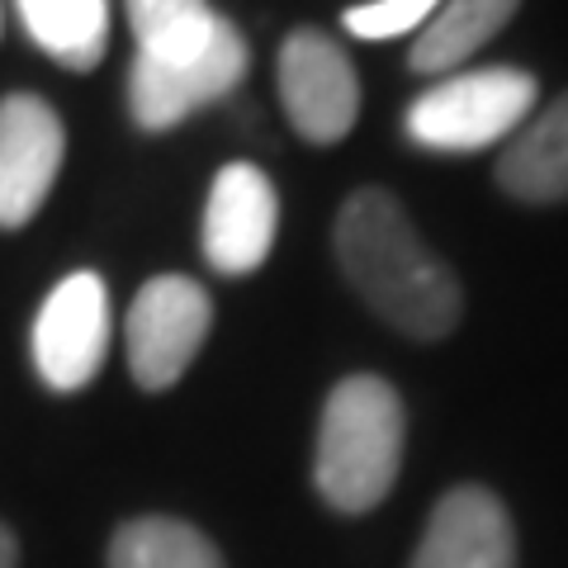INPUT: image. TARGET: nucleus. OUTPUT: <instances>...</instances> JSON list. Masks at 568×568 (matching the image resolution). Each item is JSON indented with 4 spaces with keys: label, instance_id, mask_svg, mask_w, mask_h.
I'll list each match as a JSON object with an SVG mask.
<instances>
[{
    "label": "nucleus",
    "instance_id": "f257e3e1",
    "mask_svg": "<svg viewBox=\"0 0 568 568\" xmlns=\"http://www.w3.org/2000/svg\"><path fill=\"white\" fill-rule=\"evenodd\" d=\"M332 246L351 290L394 332L413 342H440L455 332L465 313L459 280L417 237L407 209L388 190H355L336 213Z\"/></svg>",
    "mask_w": 568,
    "mask_h": 568
},
{
    "label": "nucleus",
    "instance_id": "f03ea898",
    "mask_svg": "<svg viewBox=\"0 0 568 568\" xmlns=\"http://www.w3.org/2000/svg\"><path fill=\"white\" fill-rule=\"evenodd\" d=\"M407 417L398 388L379 375H351L327 394L317 422L313 484L323 503L346 517L379 507L398 484Z\"/></svg>",
    "mask_w": 568,
    "mask_h": 568
},
{
    "label": "nucleus",
    "instance_id": "7ed1b4c3",
    "mask_svg": "<svg viewBox=\"0 0 568 568\" xmlns=\"http://www.w3.org/2000/svg\"><path fill=\"white\" fill-rule=\"evenodd\" d=\"M536 95L540 85L521 67L450 71L407 104L403 129L426 152H484L521 129L536 110Z\"/></svg>",
    "mask_w": 568,
    "mask_h": 568
},
{
    "label": "nucleus",
    "instance_id": "20e7f679",
    "mask_svg": "<svg viewBox=\"0 0 568 568\" xmlns=\"http://www.w3.org/2000/svg\"><path fill=\"white\" fill-rule=\"evenodd\" d=\"M213 327V304L204 284L190 275H156L138 290L129 323H123V346H129V369L138 388L162 394L185 375L200 355Z\"/></svg>",
    "mask_w": 568,
    "mask_h": 568
},
{
    "label": "nucleus",
    "instance_id": "39448f33",
    "mask_svg": "<svg viewBox=\"0 0 568 568\" xmlns=\"http://www.w3.org/2000/svg\"><path fill=\"white\" fill-rule=\"evenodd\" d=\"M246 62H252V52H246V39L233 20H223L213 43L194 52V58L181 62L138 58L129 71V114L142 133H166L175 123H185L194 110L233 95L246 77Z\"/></svg>",
    "mask_w": 568,
    "mask_h": 568
},
{
    "label": "nucleus",
    "instance_id": "423d86ee",
    "mask_svg": "<svg viewBox=\"0 0 568 568\" xmlns=\"http://www.w3.org/2000/svg\"><path fill=\"white\" fill-rule=\"evenodd\" d=\"M275 77H280V104L298 138L327 148V142H342L355 129V119H361V81H355V67L332 33L294 29L280 43Z\"/></svg>",
    "mask_w": 568,
    "mask_h": 568
},
{
    "label": "nucleus",
    "instance_id": "0eeeda50",
    "mask_svg": "<svg viewBox=\"0 0 568 568\" xmlns=\"http://www.w3.org/2000/svg\"><path fill=\"white\" fill-rule=\"evenodd\" d=\"M110 351V294L95 271L67 275L33 317V365L52 394L85 388Z\"/></svg>",
    "mask_w": 568,
    "mask_h": 568
},
{
    "label": "nucleus",
    "instance_id": "6e6552de",
    "mask_svg": "<svg viewBox=\"0 0 568 568\" xmlns=\"http://www.w3.org/2000/svg\"><path fill=\"white\" fill-rule=\"evenodd\" d=\"M67 156V129L43 95L0 100V227H24L43 209Z\"/></svg>",
    "mask_w": 568,
    "mask_h": 568
},
{
    "label": "nucleus",
    "instance_id": "1a4fd4ad",
    "mask_svg": "<svg viewBox=\"0 0 568 568\" xmlns=\"http://www.w3.org/2000/svg\"><path fill=\"white\" fill-rule=\"evenodd\" d=\"M280 227L271 175L252 162H233L213 175L204 204V261L219 275H252L265 265Z\"/></svg>",
    "mask_w": 568,
    "mask_h": 568
},
{
    "label": "nucleus",
    "instance_id": "9d476101",
    "mask_svg": "<svg viewBox=\"0 0 568 568\" xmlns=\"http://www.w3.org/2000/svg\"><path fill=\"white\" fill-rule=\"evenodd\" d=\"M413 568H517V530L488 488H450L436 503Z\"/></svg>",
    "mask_w": 568,
    "mask_h": 568
},
{
    "label": "nucleus",
    "instance_id": "9b49d317",
    "mask_svg": "<svg viewBox=\"0 0 568 568\" xmlns=\"http://www.w3.org/2000/svg\"><path fill=\"white\" fill-rule=\"evenodd\" d=\"M497 185L521 204L568 200V91L507 138L497 156Z\"/></svg>",
    "mask_w": 568,
    "mask_h": 568
},
{
    "label": "nucleus",
    "instance_id": "f8f14e48",
    "mask_svg": "<svg viewBox=\"0 0 568 568\" xmlns=\"http://www.w3.org/2000/svg\"><path fill=\"white\" fill-rule=\"evenodd\" d=\"M517 10L521 0H440L426 29L413 39L407 67L417 77H440V71L450 77L459 62H469L478 48H488L511 24Z\"/></svg>",
    "mask_w": 568,
    "mask_h": 568
},
{
    "label": "nucleus",
    "instance_id": "ddd939ff",
    "mask_svg": "<svg viewBox=\"0 0 568 568\" xmlns=\"http://www.w3.org/2000/svg\"><path fill=\"white\" fill-rule=\"evenodd\" d=\"M29 39L67 71H95L110 48V0H14Z\"/></svg>",
    "mask_w": 568,
    "mask_h": 568
},
{
    "label": "nucleus",
    "instance_id": "4468645a",
    "mask_svg": "<svg viewBox=\"0 0 568 568\" xmlns=\"http://www.w3.org/2000/svg\"><path fill=\"white\" fill-rule=\"evenodd\" d=\"M110 568H227L204 530L175 517H133L114 530Z\"/></svg>",
    "mask_w": 568,
    "mask_h": 568
},
{
    "label": "nucleus",
    "instance_id": "2eb2a0df",
    "mask_svg": "<svg viewBox=\"0 0 568 568\" xmlns=\"http://www.w3.org/2000/svg\"><path fill=\"white\" fill-rule=\"evenodd\" d=\"M129 29L138 58L181 62L213 43L223 14H213L209 0H129Z\"/></svg>",
    "mask_w": 568,
    "mask_h": 568
},
{
    "label": "nucleus",
    "instance_id": "dca6fc26",
    "mask_svg": "<svg viewBox=\"0 0 568 568\" xmlns=\"http://www.w3.org/2000/svg\"><path fill=\"white\" fill-rule=\"evenodd\" d=\"M440 0H365V6H351L342 14L346 33L365 43H379V39H403V33H422L426 20L436 14Z\"/></svg>",
    "mask_w": 568,
    "mask_h": 568
},
{
    "label": "nucleus",
    "instance_id": "f3484780",
    "mask_svg": "<svg viewBox=\"0 0 568 568\" xmlns=\"http://www.w3.org/2000/svg\"><path fill=\"white\" fill-rule=\"evenodd\" d=\"M20 564V545H14L10 526H0V568H14Z\"/></svg>",
    "mask_w": 568,
    "mask_h": 568
}]
</instances>
